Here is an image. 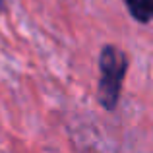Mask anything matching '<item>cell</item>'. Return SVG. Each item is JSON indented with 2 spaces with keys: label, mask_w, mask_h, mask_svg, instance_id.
Here are the masks:
<instances>
[{
  "label": "cell",
  "mask_w": 153,
  "mask_h": 153,
  "mask_svg": "<svg viewBox=\"0 0 153 153\" xmlns=\"http://www.w3.org/2000/svg\"><path fill=\"white\" fill-rule=\"evenodd\" d=\"M99 70H101V79H99V101L107 111H112L118 103L122 82L128 70V58L118 47L107 45L103 47L101 56H99Z\"/></svg>",
  "instance_id": "cell-1"
},
{
  "label": "cell",
  "mask_w": 153,
  "mask_h": 153,
  "mask_svg": "<svg viewBox=\"0 0 153 153\" xmlns=\"http://www.w3.org/2000/svg\"><path fill=\"white\" fill-rule=\"evenodd\" d=\"M130 16L140 23H149L153 19V0H124Z\"/></svg>",
  "instance_id": "cell-2"
},
{
  "label": "cell",
  "mask_w": 153,
  "mask_h": 153,
  "mask_svg": "<svg viewBox=\"0 0 153 153\" xmlns=\"http://www.w3.org/2000/svg\"><path fill=\"white\" fill-rule=\"evenodd\" d=\"M0 2H2V0H0Z\"/></svg>",
  "instance_id": "cell-3"
}]
</instances>
